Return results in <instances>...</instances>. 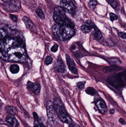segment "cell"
Returning <instances> with one entry per match:
<instances>
[{"label":"cell","instance_id":"1","mask_svg":"<svg viewBox=\"0 0 126 127\" xmlns=\"http://www.w3.org/2000/svg\"><path fill=\"white\" fill-rule=\"evenodd\" d=\"M0 58L10 62H26L27 56L23 39L17 36L5 37L0 40Z\"/></svg>","mask_w":126,"mask_h":127},{"label":"cell","instance_id":"2","mask_svg":"<svg viewBox=\"0 0 126 127\" xmlns=\"http://www.w3.org/2000/svg\"><path fill=\"white\" fill-rule=\"evenodd\" d=\"M52 30L55 38L61 41L69 40L75 33L73 28L63 25L55 24L52 27Z\"/></svg>","mask_w":126,"mask_h":127},{"label":"cell","instance_id":"3","mask_svg":"<svg viewBox=\"0 0 126 127\" xmlns=\"http://www.w3.org/2000/svg\"><path fill=\"white\" fill-rule=\"evenodd\" d=\"M53 106L58 118L61 121L66 124L72 123V120L67 113L64 105L61 100L59 98H56L53 103Z\"/></svg>","mask_w":126,"mask_h":127},{"label":"cell","instance_id":"4","mask_svg":"<svg viewBox=\"0 0 126 127\" xmlns=\"http://www.w3.org/2000/svg\"><path fill=\"white\" fill-rule=\"evenodd\" d=\"M63 9L61 6H57L54 9L53 19L56 24L67 25L71 27H74V23L70 21L66 15Z\"/></svg>","mask_w":126,"mask_h":127},{"label":"cell","instance_id":"5","mask_svg":"<svg viewBox=\"0 0 126 127\" xmlns=\"http://www.w3.org/2000/svg\"><path fill=\"white\" fill-rule=\"evenodd\" d=\"M47 120L49 125L51 127H57L58 124V118L54 108L53 103L51 101L46 103Z\"/></svg>","mask_w":126,"mask_h":127},{"label":"cell","instance_id":"6","mask_svg":"<svg viewBox=\"0 0 126 127\" xmlns=\"http://www.w3.org/2000/svg\"><path fill=\"white\" fill-rule=\"evenodd\" d=\"M3 7L4 9L7 12H16L20 10L21 4L18 0H9L4 3Z\"/></svg>","mask_w":126,"mask_h":127},{"label":"cell","instance_id":"7","mask_svg":"<svg viewBox=\"0 0 126 127\" xmlns=\"http://www.w3.org/2000/svg\"><path fill=\"white\" fill-rule=\"evenodd\" d=\"M60 5L66 12L73 13L75 12V6L71 0H61Z\"/></svg>","mask_w":126,"mask_h":127},{"label":"cell","instance_id":"8","mask_svg":"<svg viewBox=\"0 0 126 127\" xmlns=\"http://www.w3.org/2000/svg\"><path fill=\"white\" fill-rule=\"evenodd\" d=\"M27 86L28 89L30 90L35 95H38L40 93L41 90L40 84L34 83L31 81H29L27 82Z\"/></svg>","mask_w":126,"mask_h":127},{"label":"cell","instance_id":"9","mask_svg":"<svg viewBox=\"0 0 126 127\" xmlns=\"http://www.w3.org/2000/svg\"><path fill=\"white\" fill-rule=\"evenodd\" d=\"M22 20L25 24L27 29L33 32H37V29L35 25L29 17L24 16L23 17Z\"/></svg>","mask_w":126,"mask_h":127},{"label":"cell","instance_id":"10","mask_svg":"<svg viewBox=\"0 0 126 127\" xmlns=\"http://www.w3.org/2000/svg\"><path fill=\"white\" fill-rule=\"evenodd\" d=\"M66 60L70 70L74 74L77 73V69L73 60L69 55H66Z\"/></svg>","mask_w":126,"mask_h":127},{"label":"cell","instance_id":"11","mask_svg":"<svg viewBox=\"0 0 126 127\" xmlns=\"http://www.w3.org/2000/svg\"><path fill=\"white\" fill-rule=\"evenodd\" d=\"M6 121L11 127H18L19 123L14 116L9 115L6 117Z\"/></svg>","mask_w":126,"mask_h":127},{"label":"cell","instance_id":"12","mask_svg":"<svg viewBox=\"0 0 126 127\" xmlns=\"http://www.w3.org/2000/svg\"><path fill=\"white\" fill-rule=\"evenodd\" d=\"M54 68L57 72L63 73L66 70V66L62 60H58L55 63Z\"/></svg>","mask_w":126,"mask_h":127},{"label":"cell","instance_id":"13","mask_svg":"<svg viewBox=\"0 0 126 127\" xmlns=\"http://www.w3.org/2000/svg\"><path fill=\"white\" fill-rule=\"evenodd\" d=\"M96 105L101 113L103 114L107 111V107L105 102L101 100L97 101L96 102Z\"/></svg>","mask_w":126,"mask_h":127},{"label":"cell","instance_id":"14","mask_svg":"<svg viewBox=\"0 0 126 127\" xmlns=\"http://www.w3.org/2000/svg\"><path fill=\"white\" fill-rule=\"evenodd\" d=\"M6 111L9 115H12L15 116L18 115V110L16 107L13 106H7L6 108Z\"/></svg>","mask_w":126,"mask_h":127},{"label":"cell","instance_id":"15","mask_svg":"<svg viewBox=\"0 0 126 127\" xmlns=\"http://www.w3.org/2000/svg\"><path fill=\"white\" fill-rule=\"evenodd\" d=\"M93 29L94 30V33H93V37L96 40H100L102 38V34L100 32V31L95 27Z\"/></svg>","mask_w":126,"mask_h":127},{"label":"cell","instance_id":"16","mask_svg":"<svg viewBox=\"0 0 126 127\" xmlns=\"http://www.w3.org/2000/svg\"><path fill=\"white\" fill-rule=\"evenodd\" d=\"M8 33V29L0 28V40L5 38Z\"/></svg>","mask_w":126,"mask_h":127},{"label":"cell","instance_id":"17","mask_svg":"<svg viewBox=\"0 0 126 127\" xmlns=\"http://www.w3.org/2000/svg\"><path fill=\"white\" fill-rule=\"evenodd\" d=\"M19 66L17 64H13L11 65L10 68V71L13 74L18 73L19 72Z\"/></svg>","mask_w":126,"mask_h":127},{"label":"cell","instance_id":"18","mask_svg":"<svg viewBox=\"0 0 126 127\" xmlns=\"http://www.w3.org/2000/svg\"><path fill=\"white\" fill-rule=\"evenodd\" d=\"M97 4L96 0H91L88 3V6L91 10H94Z\"/></svg>","mask_w":126,"mask_h":127},{"label":"cell","instance_id":"19","mask_svg":"<svg viewBox=\"0 0 126 127\" xmlns=\"http://www.w3.org/2000/svg\"><path fill=\"white\" fill-rule=\"evenodd\" d=\"M92 28L88 25H84L81 26V30L83 33H89L92 30Z\"/></svg>","mask_w":126,"mask_h":127},{"label":"cell","instance_id":"20","mask_svg":"<svg viewBox=\"0 0 126 127\" xmlns=\"http://www.w3.org/2000/svg\"><path fill=\"white\" fill-rule=\"evenodd\" d=\"M36 14L41 19H45V15L41 9H38L36 11Z\"/></svg>","mask_w":126,"mask_h":127},{"label":"cell","instance_id":"21","mask_svg":"<svg viewBox=\"0 0 126 127\" xmlns=\"http://www.w3.org/2000/svg\"><path fill=\"white\" fill-rule=\"evenodd\" d=\"M86 92L87 94L91 95H94L96 94V92L95 90L92 87H89L86 90Z\"/></svg>","mask_w":126,"mask_h":127},{"label":"cell","instance_id":"22","mask_svg":"<svg viewBox=\"0 0 126 127\" xmlns=\"http://www.w3.org/2000/svg\"><path fill=\"white\" fill-rule=\"evenodd\" d=\"M109 15H110V20L111 21H114L115 20H117L118 18V16L113 13H111L109 14Z\"/></svg>","mask_w":126,"mask_h":127},{"label":"cell","instance_id":"23","mask_svg":"<svg viewBox=\"0 0 126 127\" xmlns=\"http://www.w3.org/2000/svg\"><path fill=\"white\" fill-rule=\"evenodd\" d=\"M109 3L114 8H115L117 6V2L115 0H109L108 1Z\"/></svg>","mask_w":126,"mask_h":127},{"label":"cell","instance_id":"24","mask_svg":"<svg viewBox=\"0 0 126 127\" xmlns=\"http://www.w3.org/2000/svg\"><path fill=\"white\" fill-rule=\"evenodd\" d=\"M53 59L50 56H48L46 58L45 60V63L46 65H49L52 63V62Z\"/></svg>","mask_w":126,"mask_h":127},{"label":"cell","instance_id":"25","mask_svg":"<svg viewBox=\"0 0 126 127\" xmlns=\"http://www.w3.org/2000/svg\"><path fill=\"white\" fill-rule=\"evenodd\" d=\"M35 122L34 127H46L43 124L39 123V120L35 121Z\"/></svg>","mask_w":126,"mask_h":127},{"label":"cell","instance_id":"26","mask_svg":"<svg viewBox=\"0 0 126 127\" xmlns=\"http://www.w3.org/2000/svg\"><path fill=\"white\" fill-rule=\"evenodd\" d=\"M58 45L57 44H55L51 48V51L53 52V53H55L58 50Z\"/></svg>","mask_w":126,"mask_h":127},{"label":"cell","instance_id":"27","mask_svg":"<svg viewBox=\"0 0 126 127\" xmlns=\"http://www.w3.org/2000/svg\"><path fill=\"white\" fill-rule=\"evenodd\" d=\"M10 17L11 19L13 21L15 22H17L18 21V17L15 15H12V14H10Z\"/></svg>","mask_w":126,"mask_h":127},{"label":"cell","instance_id":"28","mask_svg":"<svg viewBox=\"0 0 126 127\" xmlns=\"http://www.w3.org/2000/svg\"><path fill=\"white\" fill-rule=\"evenodd\" d=\"M118 36L122 38L126 39V33L124 32H120L118 33Z\"/></svg>","mask_w":126,"mask_h":127},{"label":"cell","instance_id":"29","mask_svg":"<svg viewBox=\"0 0 126 127\" xmlns=\"http://www.w3.org/2000/svg\"><path fill=\"white\" fill-rule=\"evenodd\" d=\"M77 87L79 89H82L84 87V83L83 82H79L77 84Z\"/></svg>","mask_w":126,"mask_h":127},{"label":"cell","instance_id":"30","mask_svg":"<svg viewBox=\"0 0 126 127\" xmlns=\"http://www.w3.org/2000/svg\"><path fill=\"white\" fill-rule=\"evenodd\" d=\"M119 121H120V122L121 124H122L124 125H126V122H125V120L123 119V118H120V119H119Z\"/></svg>","mask_w":126,"mask_h":127},{"label":"cell","instance_id":"31","mask_svg":"<svg viewBox=\"0 0 126 127\" xmlns=\"http://www.w3.org/2000/svg\"><path fill=\"white\" fill-rule=\"evenodd\" d=\"M69 127H80V126L78 125H77L74 124H71Z\"/></svg>","mask_w":126,"mask_h":127},{"label":"cell","instance_id":"32","mask_svg":"<svg viewBox=\"0 0 126 127\" xmlns=\"http://www.w3.org/2000/svg\"><path fill=\"white\" fill-rule=\"evenodd\" d=\"M115 109H110V111H109V112H110V113L111 114H113L115 113Z\"/></svg>","mask_w":126,"mask_h":127},{"label":"cell","instance_id":"33","mask_svg":"<svg viewBox=\"0 0 126 127\" xmlns=\"http://www.w3.org/2000/svg\"><path fill=\"white\" fill-rule=\"evenodd\" d=\"M1 0L3 1H4V2H6V1H7L9 0Z\"/></svg>","mask_w":126,"mask_h":127}]
</instances>
